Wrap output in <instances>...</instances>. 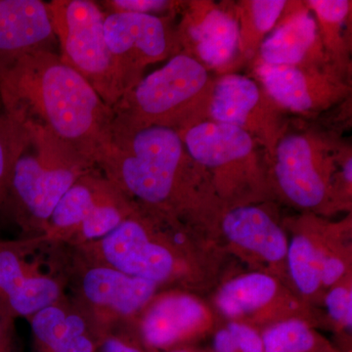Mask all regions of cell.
I'll list each match as a JSON object with an SVG mask.
<instances>
[{
  "label": "cell",
  "instance_id": "7402d4cb",
  "mask_svg": "<svg viewBox=\"0 0 352 352\" xmlns=\"http://www.w3.org/2000/svg\"><path fill=\"white\" fill-rule=\"evenodd\" d=\"M288 2L284 0H252L238 6L240 51L250 54L259 48L265 34L272 31L283 15Z\"/></svg>",
  "mask_w": 352,
  "mask_h": 352
},
{
  "label": "cell",
  "instance_id": "83f0119b",
  "mask_svg": "<svg viewBox=\"0 0 352 352\" xmlns=\"http://www.w3.org/2000/svg\"><path fill=\"white\" fill-rule=\"evenodd\" d=\"M214 352H264L261 336L244 324H228L217 333L212 342Z\"/></svg>",
  "mask_w": 352,
  "mask_h": 352
},
{
  "label": "cell",
  "instance_id": "4dcf8cb0",
  "mask_svg": "<svg viewBox=\"0 0 352 352\" xmlns=\"http://www.w3.org/2000/svg\"><path fill=\"white\" fill-rule=\"evenodd\" d=\"M344 264L337 258H328L323 254L320 264V282L328 285L335 284L344 272Z\"/></svg>",
  "mask_w": 352,
  "mask_h": 352
},
{
  "label": "cell",
  "instance_id": "ba28073f",
  "mask_svg": "<svg viewBox=\"0 0 352 352\" xmlns=\"http://www.w3.org/2000/svg\"><path fill=\"white\" fill-rule=\"evenodd\" d=\"M256 74L266 94L279 106L296 113L324 110L340 101L347 87L317 64L267 65L259 62Z\"/></svg>",
  "mask_w": 352,
  "mask_h": 352
},
{
  "label": "cell",
  "instance_id": "cb8c5ba5",
  "mask_svg": "<svg viewBox=\"0 0 352 352\" xmlns=\"http://www.w3.org/2000/svg\"><path fill=\"white\" fill-rule=\"evenodd\" d=\"M29 141V131L2 110L0 113V205L6 200L14 168Z\"/></svg>",
  "mask_w": 352,
  "mask_h": 352
},
{
  "label": "cell",
  "instance_id": "8d00e7d4",
  "mask_svg": "<svg viewBox=\"0 0 352 352\" xmlns=\"http://www.w3.org/2000/svg\"><path fill=\"white\" fill-rule=\"evenodd\" d=\"M2 110H3V109H2L1 101H0V113L2 112Z\"/></svg>",
  "mask_w": 352,
  "mask_h": 352
},
{
  "label": "cell",
  "instance_id": "5b68a950",
  "mask_svg": "<svg viewBox=\"0 0 352 352\" xmlns=\"http://www.w3.org/2000/svg\"><path fill=\"white\" fill-rule=\"evenodd\" d=\"M48 8L60 57L113 108L122 94L106 41V13L91 0H53Z\"/></svg>",
  "mask_w": 352,
  "mask_h": 352
},
{
  "label": "cell",
  "instance_id": "d6986e66",
  "mask_svg": "<svg viewBox=\"0 0 352 352\" xmlns=\"http://www.w3.org/2000/svg\"><path fill=\"white\" fill-rule=\"evenodd\" d=\"M112 182L99 168L80 176L57 204L46 227L55 234H76Z\"/></svg>",
  "mask_w": 352,
  "mask_h": 352
},
{
  "label": "cell",
  "instance_id": "3957f363",
  "mask_svg": "<svg viewBox=\"0 0 352 352\" xmlns=\"http://www.w3.org/2000/svg\"><path fill=\"white\" fill-rule=\"evenodd\" d=\"M190 160L177 131L149 126L113 138L96 168L126 197L161 206L173 198Z\"/></svg>",
  "mask_w": 352,
  "mask_h": 352
},
{
  "label": "cell",
  "instance_id": "ffe728a7",
  "mask_svg": "<svg viewBox=\"0 0 352 352\" xmlns=\"http://www.w3.org/2000/svg\"><path fill=\"white\" fill-rule=\"evenodd\" d=\"M276 291L277 284L272 277L252 273L224 285L217 296V303L222 314L237 317L267 305Z\"/></svg>",
  "mask_w": 352,
  "mask_h": 352
},
{
  "label": "cell",
  "instance_id": "8fae6325",
  "mask_svg": "<svg viewBox=\"0 0 352 352\" xmlns=\"http://www.w3.org/2000/svg\"><path fill=\"white\" fill-rule=\"evenodd\" d=\"M104 265L131 276L159 283L173 272V254L150 239L139 220L129 215L115 230L98 241Z\"/></svg>",
  "mask_w": 352,
  "mask_h": 352
},
{
  "label": "cell",
  "instance_id": "7a4b0ae2",
  "mask_svg": "<svg viewBox=\"0 0 352 352\" xmlns=\"http://www.w3.org/2000/svg\"><path fill=\"white\" fill-rule=\"evenodd\" d=\"M214 85L198 59L177 53L120 97L112 108L111 138L149 126L184 131L208 113Z\"/></svg>",
  "mask_w": 352,
  "mask_h": 352
},
{
  "label": "cell",
  "instance_id": "e575fe53",
  "mask_svg": "<svg viewBox=\"0 0 352 352\" xmlns=\"http://www.w3.org/2000/svg\"><path fill=\"white\" fill-rule=\"evenodd\" d=\"M342 176L347 184H351L352 182V160L351 156L346 157L344 163L342 164Z\"/></svg>",
  "mask_w": 352,
  "mask_h": 352
},
{
  "label": "cell",
  "instance_id": "ac0fdd59",
  "mask_svg": "<svg viewBox=\"0 0 352 352\" xmlns=\"http://www.w3.org/2000/svg\"><path fill=\"white\" fill-rule=\"evenodd\" d=\"M222 227L229 240L266 261H281L288 252L283 230L261 208H234L224 217Z\"/></svg>",
  "mask_w": 352,
  "mask_h": 352
},
{
  "label": "cell",
  "instance_id": "277c9868",
  "mask_svg": "<svg viewBox=\"0 0 352 352\" xmlns=\"http://www.w3.org/2000/svg\"><path fill=\"white\" fill-rule=\"evenodd\" d=\"M28 131L30 141L14 168L6 200L13 201L22 221L46 226L65 193L96 166L45 134Z\"/></svg>",
  "mask_w": 352,
  "mask_h": 352
},
{
  "label": "cell",
  "instance_id": "1f68e13d",
  "mask_svg": "<svg viewBox=\"0 0 352 352\" xmlns=\"http://www.w3.org/2000/svg\"><path fill=\"white\" fill-rule=\"evenodd\" d=\"M97 342L89 333L67 344L63 349L55 352H96Z\"/></svg>",
  "mask_w": 352,
  "mask_h": 352
},
{
  "label": "cell",
  "instance_id": "4316f807",
  "mask_svg": "<svg viewBox=\"0 0 352 352\" xmlns=\"http://www.w3.org/2000/svg\"><path fill=\"white\" fill-rule=\"evenodd\" d=\"M308 8L314 11L317 25H320L324 36V44L330 50H340V32L344 21L351 11V1L347 0H310Z\"/></svg>",
  "mask_w": 352,
  "mask_h": 352
},
{
  "label": "cell",
  "instance_id": "6da1fadb",
  "mask_svg": "<svg viewBox=\"0 0 352 352\" xmlns=\"http://www.w3.org/2000/svg\"><path fill=\"white\" fill-rule=\"evenodd\" d=\"M0 101L27 131L45 134L92 166L112 140V108L57 51L28 55L7 69Z\"/></svg>",
  "mask_w": 352,
  "mask_h": 352
},
{
  "label": "cell",
  "instance_id": "d590c367",
  "mask_svg": "<svg viewBox=\"0 0 352 352\" xmlns=\"http://www.w3.org/2000/svg\"><path fill=\"white\" fill-rule=\"evenodd\" d=\"M160 352H191V351H184V349H175V351H160Z\"/></svg>",
  "mask_w": 352,
  "mask_h": 352
},
{
  "label": "cell",
  "instance_id": "d4e9b609",
  "mask_svg": "<svg viewBox=\"0 0 352 352\" xmlns=\"http://www.w3.org/2000/svg\"><path fill=\"white\" fill-rule=\"evenodd\" d=\"M288 261L292 277L298 289L311 295L320 285V264L323 252L315 249L305 236H296L288 245Z\"/></svg>",
  "mask_w": 352,
  "mask_h": 352
},
{
  "label": "cell",
  "instance_id": "9c48e42d",
  "mask_svg": "<svg viewBox=\"0 0 352 352\" xmlns=\"http://www.w3.org/2000/svg\"><path fill=\"white\" fill-rule=\"evenodd\" d=\"M330 154L317 138L293 133L282 136L273 156L280 188L289 200L302 208H315L327 192L322 168Z\"/></svg>",
  "mask_w": 352,
  "mask_h": 352
},
{
  "label": "cell",
  "instance_id": "7c38bea8",
  "mask_svg": "<svg viewBox=\"0 0 352 352\" xmlns=\"http://www.w3.org/2000/svg\"><path fill=\"white\" fill-rule=\"evenodd\" d=\"M60 295L56 280L32 273L17 247L0 242V311L11 318L32 316L55 305Z\"/></svg>",
  "mask_w": 352,
  "mask_h": 352
},
{
  "label": "cell",
  "instance_id": "d6a6232c",
  "mask_svg": "<svg viewBox=\"0 0 352 352\" xmlns=\"http://www.w3.org/2000/svg\"><path fill=\"white\" fill-rule=\"evenodd\" d=\"M100 352H143L138 346L117 337H108L101 342Z\"/></svg>",
  "mask_w": 352,
  "mask_h": 352
},
{
  "label": "cell",
  "instance_id": "f1b7e54d",
  "mask_svg": "<svg viewBox=\"0 0 352 352\" xmlns=\"http://www.w3.org/2000/svg\"><path fill=\"white\" fill-rule=\"evenodd\" d=\"M97 3L108 13H136L164 17V14L173 12L178 2L168 0H105Z\"/></svg>",
  "mask_w": 352,
  "mask_h": 352
},
{
  "label": "cell",
  "instance_id": "836d02e7",
  "mask_svg": "<svg viewBox=\"0 0 352 352\" xmlns=\"http://www.w3.org/2000/svg\"><path fill=\"white\" fill-rule=\"evenodd\" d=\"M11 319L0 311V352H11Z\"/></svg>",
  "mask_w": 352,
  "mask_h": 352
},
{
  "label": "cell",
  "instance_id": "8992f818",
  "mask_svg": "<svg viewBox=\"0 0 352 352\" xmlns=\"http://www.w3.org/2000/svg\"><path fill=\"white\" fill-rule=\"evenodd\" d=\"M104 30L122 95L143 78L149 65L179 53L178 32L166 17L108 13Z\"/></svg>",
  "mask_w": 352,
  "mask_h": 352
},
{
  "label": "cell",
  "instance_id": "f546056e",
  "mask_svg": "<svg viewBox=\"0 0 352 352\" xmlns=\"http://www.w3.org/2000/svg\"><path fill=\"white\" fill-rule=\"evenodd\" d=\"M329 314L333 320L352 327V294L349 289L338 287L333 289L326 298Z\"/></svg>",
  "mask_w": 352,
  "mask_h": 352
},
{
  "label": "cell",
  "instance_id": "30bf717a",
  "mask_svg": "<svg viewBox=\"0 0 352 352\" xmlns=\"http://www.w3.org/2000/svg\"><path fill=\"white\" fill-rule=\"evenodd\" d=\"M41 51L59 52L48 2L0 0V76Z\"/></svg>",
  "mask_w": 352,
  "mask_h": 352
},
{
  "label": "cell",
  "instance_id": "2e32d148",
  "mask_svg": "<svg viewBox=\"0 0 352 352\" xmlns=\"http://www.w3.org/2000/svg\"><path fill=\"white\" fill-rule=\"evenodd\" d=\"M157 283L124 274L109 266H95L85 273L82 291L92 305L122 315L138 311L147 305Z\"/></svg>",
  "mask_w": 352,
  "mask_h": 352
},
{
  "label": "cell",
  "instance_id": "9a60e30c",
  "mask_svg": "<svg viewBox=\"0 0 352 352\" xmlns=\"http://www.w3.org/2000/svg\"><path fill=\"white\" fill-rule=\"evenodd\" d=\"M261 62L267 65L317 64L322 50L318 25L309 9L292 11L259 45Z\"/></svg>",
  "mask_w": 352,
  "mask_h": 352
},
{
  "label": "cell",
  "instance_id": "603a6c76",
  "mask_svg": "<svg viewBox=\"0 0 352 352\" xmlns=\"http://www.w3.org/2000/svg\"><path fill=\"white\" fill-rule=\"evenodd\" d=\"M131 215L126 196L112 183L107 193L83 221L76 235L83 240L97 241L107 236Z\"/></svg>",
  "mask_w": 352,
  "mask_h": 352
},
{
  "label": "cell",
  "instance_id": "e0dca14e",
  "mask_svg": "<svg viewBox=\"0 0 352 352\" xmlns=\"http://www.w3.org/2000/svg\"><path fill=\"white\" fill-rule=\"evenodd\" d=\"M205 317L203 305L192 296H164L146 314L141 327L143 339L154 349H168L200 327Z\"/></svg>",
  "mask_w": 352,
  "mask_h": 352
},
{
  "label": "cell",
  "instance_id": "5bb4252c",
  "mask_svg": "<svg viewBox=\"0 0 352 352\" xmlns=\"http://www.w3.org/2000/svg\"><path fill=\"white\" fill-rule=\"evenodd\" d=\"M192 161L219 170L243 163L254 155V138L247 131L214 120H201L178 132Z\"/></svg>",
  "mask_w": 352,
  "mask_h": 352
},
{
  "label": "cell",
  "instance_id": "44dd1931",
  "mask_svg": "<svg viewBox=\"0 0 352 352\" xmlns=\"http://www.w3.org/2000/svg\"><path fill=\"white\" fill-rule=\"evenodd\" d=\"M32 330L41 352H55L88 333L80 315L67 311L56 303L32 316Z\"/></svg>",
  "mask_w": 352,
  "mask_h": 352
},
{
  "label": "cell",
  "instance_id": "4fadbf2b",
  "mask_svg": "<svg viewBox=\"0 0 352 352\" xmlns=\"http://www.w3.org/2000/svg\"><path fill=\"white\" fill-rule=\"evenodd\" d=\"M177 32L180 46L193 50L204 66L224 68L240 51L237 18L215 7L201 14L199 21L189 14Z\"/></svg>",
  "mask_w": 352,
  "mask_h": 352
},
{
  "label": "cell",
  "instance_id": "52a82bcc",
  "mask_svg": "<svg viewBox=\"0 0 352 352\" xmlns=\"http://www.w3.org/2000/svg\"><path fill=\"white\" fill-rule=\"evenodd\" d=\"M279 108L252 78L227 75L214 82L208 115L214 122L247 131L273 154L283 135Z\"/></svg>",
  "mask_w": 352,
  "mask_h": 352
},
{
  "label": "cell",
  "instance_id": "484cf974",
  "mask_svg": "<svg viewBox=\"0 0 352 352\" xmlns=\"http://www.w3.org/2000/svg\"><path fill=\"white\" fill-rule=\"evenodd\" d=\"M264 352H311L316 340L300 320H288L268 328L261 336Z\"/></svg>",
  "mask_w": 352,
  "mask_h": 352
}]
</instances>
